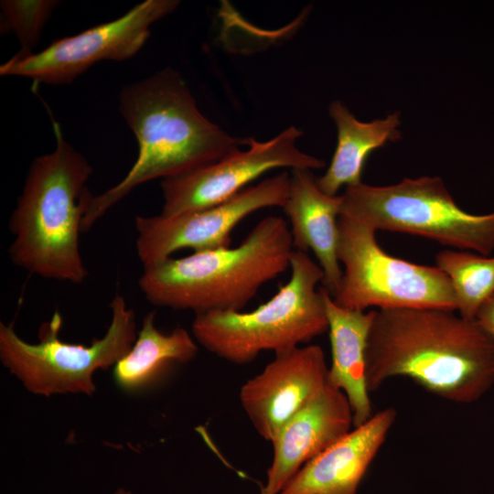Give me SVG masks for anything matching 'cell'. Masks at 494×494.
Instances as JSON below:
<instances>
[{"label": "cell", "instance_id": "cell-1", "mask_svg": "<svg viewBox=\"0 0 494 494\" xmlns=\"http://www.w3.org/2000/svg\"><path fill=\"white\" fill-rule=\"evenodd\" d=\"M366 376L370 392L406 377L444 400L472 403L494 385V338L454 310L374 309Z\"/></svg>", "mask_w": 494, "mask_h": 494}, {"label": "cell", "instance_id": "cell-2", "mask_svg": "<svg viewBox=\"0 0 494 494\" xmlns=\"http://www.w3.org/2000/svg\"><path fill=\"white\" fill-rule=\"evenodd\" d=\"M119 109L137 140V158L120 182L91 197L82 232L139 185L185 175L243 144L201 113L179 72L170 68L123 88Z\"/></svg>", "mask_w": 494, "mask_h": 494}, {"label": "cell", "instance_id": "cell-3", "mask_svg": "<svg viewBox=\"0 0 494 494\" xmlns=\"http://www.w3.org/2000/svg\"><path fill=\"white\" fill-rule=\"evenodd\" d=\"M54 150L36 157L11 213V262L39 277L81 284L88 270L80 251L82 220L93 196L87 188L89 161L53 121Z\"/></svg>", "mask_w": 494, "mask_h": 494}, {"label": "cell", "instance_id": "cell-4", "mask_svg": "<svg viewBox=\"0 0 494 494\" xmlns=\"http://www.w3.org/2000/svg\"><path fill=\"white\" fill-rule=\"evenodd\" d=\"M293 251L286 221L267 216L237 247L194 252L145 266L138 285L156 306L196 315L241 311L264 284L286 271Z\"/></svg>", "mask_w": 494, "mask_h": 494}, {"label": "cell", "instance_id": "cell-5", "mask_svg": "<svg viewBox=\"0 0 494 494\" xmlns=\"http://www.w3.org/2000/svg\"><path fill=\"white\" fill-rule=\"evenodd\" d=\"M291 277L267 302L250 312L196 315L192 335L208 351L234 364H247L264 350L274 354L307 343L328 331L321 288L324 273L307 254L294 250Z\"/></svg>", "mask_w": 494, "mask_h": 494}, {"label": "cell", "instance_id": "cell-6", "mask_svg": "<svg viewBox=\"0 0 494 494\" xmlns=\"http://www.w3.org/2000/svg\"><path fill=\"white\" fill-rule=\"evenodd\" d=\"M111 323L102 338L90 346L59 339L62 324L56 311L38 329V341L29 343L13 325L0 323V360L30 392L37 395L83 393L96 390L94 373L114 366L136 340L135 313L124 297L116 294L111 303Z\"/></svg>", "mask_w": 494, "mask_h": 494}, {"label": "cell", "instance_id": "cell-7", "mask_svg": "<svg viewBox=\"0 0 494 494\" xmlns=\"http://www.w3.org/2000/svg\"><path fill=\"white\" fill-rule=\"evenodd\" d=\"M340 215L374 230L428 238L441 244L482 255L494 252V212L468 213L459 208L438 177L403 178L377 187H347Z\"/></svg>", "mask_w": 494, "mask_h": 494}, {"label": "cell", "instance_id": "cell-8", "mask_svg": "<svg viewBox=\"0 0 494 494\" xmlns=\"http://www.w3.org/2000/svg\"><path fill=\"white\" fill-rule=\"evenodd\" d=\"M338 225V257L344 270L332 297L336 304L360 311L372 306L456 311L451 282L438 267L390 255L378 244L377 231L358 220L339 215Z\"/></svg>", "mask_w": 494, "mask_h": 494}, {"label": "cell", "instance_id": "cell-9", "mask_svg": "<svg viewBox=\"0 0 494 494\" xmlns=\"http://www.w3.org/2000/svg\"><path fill=\"white\" fill-rule=\"evenodd\" d=\"M177 0H146L122 16L53 41L39 52L19 51L0 66V75L49 85L71 83L102 60L123 61L145 44L151 26L172 13Z\"/></svg>", "mask_w": 494, "mask_h": 494}, {"label": "cell", "instance_id": "cell-10", "mask_svg": "<svg viewBox=\"0 0 494 494\" xmlns=\"http://www.w3.org/2000/svg\"><path fill=\"white\" fill-rule=\"evenodd\" d=\"M289 185L290 175L283 172L209 208L173 216H136L138 258L145 267L183 249L201 252L230 247L231 233L242 220L264 208L285 206Z\"/></svg>", "mask_w": 494, "mask_h": 494}, {"label": "cell", "instance_id": "cell-11", "mask_svg": "<svg viewBox=\"0 0 494 494\" xmlns=\"http://www.w3.org/2000/svg\"><path fill=\"white\" fill-rule=\"evenodd\" d=\"M302 134L298 128L290 126L266 142L248 138L243 140L248 145L245 151L236 148L213 163L163 179L160 214L173 216L218 205L274 168L312 170L323 167L325 163L321 159L303 153L296 146Z\"/></svg>", "mask_w": 494, "mask_h": 494}, {"label": "cell", "instance_id": "cell-12", "mask_svg": "<svg viewBox=\"0 0 494 494\" xmlns=\"http://www.w3.org/2000/svg\"><path fill=\"white\" fill-rule=\"evenodd\" d=\"M328 370L324 351L317 345L275 354L240 391L242 406L257 433L271 442L326 387Z\"/></svg>", "mask_w": 494, "mask_h": 494}, {"label": "cell", "instance_id": "cell-13", "mask_svg": "<svg viewBox=\"0 0 494 494\" xmlns=\"http://www.w3.org/2000/svg\"><path fill=\"white\" fill-rule=\"evenodd\" d=\"M345 394L328 384L289 419L273 440V460L261 494H279L308 461L351 430Z\"/></svg>", "mask_w": 494, "mask_h": 494}, {"label": "cell", "instance_id": "cell-14", "mask_svg": "<svg viewBox=\"0 0 494 494\" xmlns=\"http://www.w3.org/2000/svg\"><path fill=\"white\" fill-rule=\"evenodd\" d=\"M396 416L393 408L373 413L303 466L279 494H357Z\"/></svg>", "mask_w": 494, "mask_h": 494}, {"label": "cell", "instance_id": "cell-15", "mask_svg": "<svg viewBox=\"0 0 494 494\" xmlns=\"http://www.w3.org/2000/svg\"><path fill=\"white\" fill-rule=\"evenodd\" d=\"M283 209L290 220L294 250L315 253L324 273L322 287L333 297L342 278L338 257L341 195L324 193L310 169H293Z\"/></svg>", "mask_w": 494, "mask_h": 494}, {"label": "cell", "instance_id": "cell-16", "mask_svg": "<svg viewBox=\"0 0 494 494\" xmlns=\"http://www.w3.org/2000/svg\"><path fill=\"white\" fill-rule=\"evenodd\" d=\"M328 318L331 364L327 382L342 392L358 426L372 415L366 376V349L374 310L365 312L342 307L321 287Z\"/></svg>", "mask_w": 494, "mask_h": 494}, {"label": "cell", "instance_id": "cell-17", "mask_svg": "<svg viewBox=\"0 0 494 494\" xmlns=\"http://www.w3.org/2000/svg\"><path fill=\"white\" fill-rule=\"evenodd\" d=\"M328 112L337 126L338 142L328 168L317 178V184L324 193L337 196L343 186L361 183L363 166L370 153L401 139V120L396 112L382 119L360 122L340 101H334Z\"/></svg>", "mask_w": 494, "mask_h": 494}, {"label": "cell", "instance_id": "cell-18", "mask_svg": "<svg viewBox=\"0 0 494 494\" xmlns=\"http://www.w3.org/2000/svg\"><path fill=\"white\" fill-rule=\"evenodd\" d=\"M155 312L147 313L129 352L113 366V379L127 392H143L156 385L172 365L191 361L198 346L182 327L169 333L155 326Z\"/></svg>", "mask_w": 494, "mask_h": 494}, {"label": "cell", "instance_id": "cell-19", "mask_svg": "<svg viewBox=\"0 0 494 494\" xmlns=\"http://www.w3.org/2000/svg\"><path fill=\"white\" fill-rule=\"evenodd\" d=\"M435 264L451 282L458 314L475 318L481 305L494 295V256L446 249L436 254Z\"/></svg>", "mask_w": 494, "mask_h": 494}, {"label": "cell", "instance_id": "cell-20", "mask_svg": "<svg viewBox=\"0 0 494 494\" xmlns=\"http://www.w3.org/2000/svg\"><path fill=\"white\" fill-rule=\"evenodd\" d=\"M59 3L56 0L1 1V26L16 37L20 51L33 52L45 24Z\"/></svg>", "mask_w": 494, "mask_h": 494}, {"label": "cell", "instance_id": "cell-21", "mask_svg": "<svg viewBox=\"0 0 494 494\" xmlns=\"http://www.w3.org/2000/svg\"><path fill=\"white\" fill-rule=\"evenodd\" d=\"M475 319L486 332L494 338V295L481 305Z\"/></svg>", "mask_w": 494, "mask_h": 494}, {"label": "cell", "instance_id": "cell-22", "mask_svg": "<svg viewBox=\"0 0 494 494\" xmlns=\"http://www.w3.org/2000/svg\"><path fill=\"white\" fill-rule=\"evenodd\" d=\"M114 494H131V492L124 489H119Z\"/></svg>", "mask_w": 494, "mask_h": 494}]
</instances>
